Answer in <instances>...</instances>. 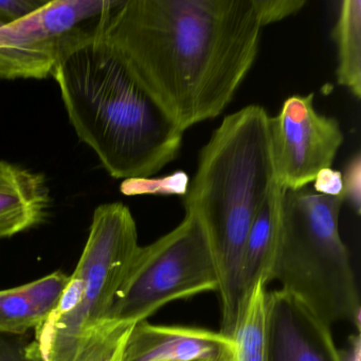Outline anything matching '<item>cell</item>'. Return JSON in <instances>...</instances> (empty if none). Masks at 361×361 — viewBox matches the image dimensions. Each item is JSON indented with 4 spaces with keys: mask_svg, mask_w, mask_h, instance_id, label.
<instances>
[{
    "mask_svg": "<svg viewBox=\"0 0 361 361\" xmlns=\"http://www.w3.org/2000/svg\"><path fill=\"white\" fill-rule=\"evenodd\" d=\"M263 27L255 0H117L100 32L185 133L230 104Z\"/></svg>",
    "mask_w": 361,
    "mask_h": 361,
    "instance_id": "cell-1",
    "label": "cell"
},
{
    "mask_svg": "<svg viewBox=\"0 0 361 361\" xmlns=\"http://www.w3.org/2000/svg\"><path fill=\"white\" fill-rule=\"evenodd\" d=\"M100 31L71 42L51 75L78 137L109 174L149 179L176 159L183 132Z\"/></svg>",
    "mask_w": 361,
    "mask_h": 361,
    "instance_id": "cell-2",
    "label": "cell"
},
{
    "mask_svg": "<svg viewBox=\"0 0 361 361\" xmlns=\"http://www.w3.org/2000/svg\"><path fill=\"white\" fill-rule=\"evenodd\" d=\"M269 118L259 105L228 115L200 151L197 170L183 195L185 213L197 219L210 246L221 303L219 333L229 338L240 312L243 248L276 183Z\"/></svg>",
    "mask_w": 361,
    "mask_h": 361,
    "instance_id": "cell-3",
    "label": "cell"
},
{
    "mask_svg": "<svg viewBox=\"0 0 361 361\" xmlns=\"http://www.w3.org/2000/svg\"><path fill=\"white\" fill-rule=\"evenodd\" d=\"M343 204L341 196L285 190L268 284L278 281L329 327L346 321L360 333V297L339 232Z\"/></svg>",
    "mask_w": 361,
    "mask_h": 361,
    "instance_id": "cell-4",
    "label": "cell"
},
{
    "mask_svg": "<svg viewBox=\"0 0 361 361\" xmlns=\"http://www.w3.org/2000/svg\"><path fill=\"white\" fill-rule=\"evenodd\" d=\"M217 290L219 279L204 230L185 213L172 231L139 247L109 319L137 323L175 300Z\"/></svg>",
    "mask_w": 361,
    "mask_h": 361,
    "instance_id": "cell-5",
    "label": "cell"
},
{
    "mask_svg": "<svg viewBox=\"0 0 361 361\" xmlns=\"http://www.w3.org/2000/svg\"><path fill=\"white\" fill-rule=\"evenodd\" d=\"M139 247L136 221L128 207L113 202L94 210L87 242L73 274L81 283V303L71 314L50 317L35 329L37 340L29 345L33 356L109 319Z\"/></svg>",
    "mask_w": 361,
    "mask_h": 361,
    "instance_id": "cell-6",
    "label": "cell"
},
{
    "mask_svg": "<svg viewBox=\"0 0 361 361\" xmlns=\"http://www.w3.org/2000/svg\"><path fill=\"white\" fill-rule=\"evenodd\" d=\"M117 0H49L13 24L0 27V79L43 80L73 39L97 32Z\"/></svg>",
    "mask_w": 361,
    "mask_h": 361,
    "instance_id": "cell-7",
    "label": "cell"
},
{
    "mask_svg": "<svg viewBox=\"0 0 361 361\" xmlns=\"http://www.w3.org/2000/svg\"><path fill=\"white\" fill-rule=\"evenodd\" d=\"M314 94L293 96L269 118L276 181L289 191L304 189L317 175L331 168L344 136L335 118L314 109Z\"/></svg>",
    "mask_w": 361,
    "mask_h": 361,
    "instance_id": "cell-8",
    "label": "cell"
},
{
    "mask_svg": "<svg viewBox=\"0 0 361 361\" xmlns=\"http://www.w3.org/2000/svg\"><path fill=\"white\" fill-rule=\"evenodd\" d=\"M265 361H340L331 327L282 289L267 293Z\"/></svg>",
    "mask_w": 361,
    "mask_h": 361,
    "instance_id": "cell-9",
    "label": "cell"
},
{
    "mask_svg": "<svg viewBox=\"0 0 361 361\" xmlns=\"http://www.w3.org/2000/svg\"><path fill=\"white\" fill-rule=\"evenodd\" d=\"M122 361H233V345L219 331L143 320L133 326Z\"/></svg>",
    "mask_w": 361,
    "mask_h": 361,
    "instance_id": "cell-10",
    "label": "cell"
},
{
    "mask_svg": "<svg viewBox=\"0 0 361 361\" xmlns=\"http://www.w3.org/2000/svg\"><path fill=\"white\" fill-rule=\"evenodd\" d=\"M50 204L43 174L0 159V240L41 225Z\"/></svg>",
    "mask_w": 361,
    "mask_h": 361,
    "instance_id": "cell-11",
    "label": "cell"
},
{
    "mask_svg": "<svg viewBox=\"0 0 361 361\" xmlns=\"http://www.w3.org/2000/svg\"><path fill=\"white\" fill-rule=\"evenodd\" d=\"M71 276L61 271L16 288L0 290V334L24 335L56 312Z\"/></svg>",
    "mask_w": 361,
    "mask_h": 361,
    "instance_id": "cell-12",
    "label": "cell"
},
{
    "mask_svg": "<svg viewBox=\"0 0 361 361\" xmlns=\"http://www.w3.org/2000/svg\"><path fill=\"white\" fill-rule=\"evenodd\" d=\"M284 192L285 189L278 183L274 185L247 236L240 257L238 278L240 306L259 280H263L268 286L278 242L281 204Z\"/></svg>",
    "mask_w": 361,
    "mask_h": 361,
    "instance_id": "cell-13",
    "label": "cell"
},
{
    "mask_svg": "<svg viewBox=\"0 0 361 361\" xmlns=\"http://www.w3.org/2000/svg\"><path fill=\"white\" fill-rule=\"evenodd\" d=\"M136 323L106 319L75 337L51 344L35 361H122L128 335Z\"/></svg>",
    "mask_w": 361,
    "mask_h": 361,
    "instance_id": "cell-14",
    "label": "cell"
},
{
    "mask_svg": "<svg viewBox=\"0 0 361 361\" xmlns=\"http://www.w3.org/2000/svg\"><path fill=\"white\" fill-rule=\"evenodd\" d=\"M337 46L338 83L361 98V1L343 0L331 32Z\"/></svg>",
    "mask_w": 361,
    "mask_h": 361,
    "instance_id": "cell-15",
    "label": "cell"
},
{
    "mask_svg": "<svg viewBox=\"0 0 361 361\" xmlns=\"http://www.w3.org/2000/svg\"><path fill=\"white\" fill-rule=\"evenodd\" d=\"M267 285L259 280L240 306L232 334L233 361H265L267 348Z\"/></svg>",
    "mask_w": 361,
    "mask_h": 361,
    "instance_id": "cell-16",
    "label": "cell"
},
{
    "mask_svg": "<svg viewBox=\"0 0 361 361\" xmlns=\"http://www.w3.org/2000/svg\"><path fill=\"white\" fill-rule=\"evenodd\" d=\"M263 26L288 18L303 8L305 0H255Z\"/></svg>",
    "mask_w": 361,
    "mask_h": 361,
    "instance_id": "cell-17",
    "label": "cell"
},
{
    "mask_svg": "<svg viewBox=\"0 0 361 361\" xmlns=\"http://www.w3.org/2000/svg\"><path fill=\"white\" fill-rule=\"evenodd\" d=\"M343 192L342 197L344 202H350L357 214H360L361 210V157L360 153H357L350 160L345 166V171L342 174Z\"/></svg>",
    "mask_w": 361,
    "mask_h": 361,
    "instance_id": "cell-18",
    "label": "cell"
},
{
    "mask_svg": "<svg viewBox=\"0 0 361 361\" xmlns=\"http://www.w3.org/2000/svg\"><path fill=\"white\" fill-rule=\"evenodd\" d=\"M49 0H0V24H13L35 13Z\"/></svg>",
    "mask_w": 361,
    "mask_h": 361,
    "instance_id": "cell-19",
    "label": "cell"
},
{
    "mask_svg": "<svg viewBox=\"0 0 361 361\" xmlns=\"http://www.w3.org/2000/svg\"><path fill=\"white\" fill-rule=\"evenodd\" d=\"M316 193L327 196H341L343 192L342 173L333 169H324L314 180ZM343 198V197H342Z\"/></svg>",
    "mask_w": 361,
    "mask_h": 361,
    "instance_id": "cell-20",
    "label": "cell"
},
{
    "mask_svg": "<svg viewBox=\"0 0 361 361\" xmlns=\"http://www.w3.org/2000/svg\"><path fill=\"white\" fill-rule=\"evenodd\" d=\"M0 361H35L28 345L10 336L0 334Z\"/></svg>",
    "mask_w": 361,
    "mask_h": 361,
    "instance_id": "cell-21",
    "label": "cell"
},
{
    "mask_svg": "<svg viewBox=\"0 0 361 361\" xmlns=\"http://www.w3.org/2000/svg\"><path fill=\"white\" fill-rule=\"evenodd\" d=\"M340 361H361L360 333L348 337V346L339 350Z\"/></svg>",
    "mask_w": 361,
    "mask_h": 361,
    "instance_id": "cell-22",
    "label": "cell"
},
{
    "mask_svg": "<svg viewBox=\"0 0 361 361\" xmlns=\"http://www.w3.org/2000/svg\"><path fill=\"white\" fill-rule=\"evenodd\" d=\"M0 27H3V25L0 24Z\"/></svg>",
    "mask_w": 361,
    "mask_h": 361,
    "instance_id": "cell-23",
    "label": "cell"
}]
</instances>
